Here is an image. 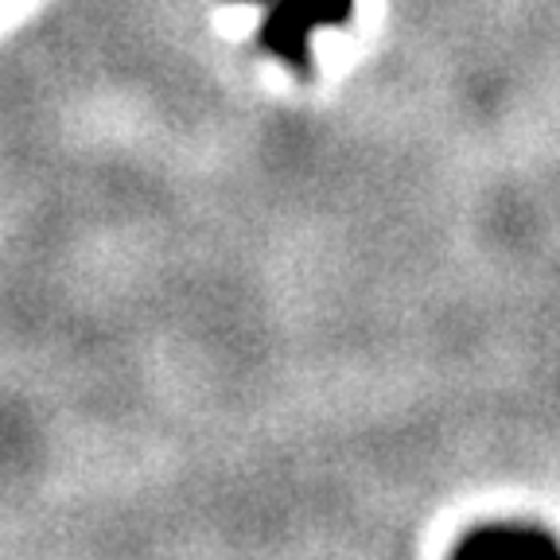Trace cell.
Masks as SVG:
<instances>
[{"mask_svg":"<svg viewBox=\"0 0 560 560\" xmlns=\"http://www.w3.org/2000/svg\"><path fill=\"white\" fill-rule=\"evenodd\" d=\"M261 44L296 74H312V32L324 24H347L354 0H269Z\"/></svg>","mask_w":560,"mask_h":560,"instance_id":"1","label":"cell"},{"mask_svg":"<svg viewBox=\"0 0 560 560\" xmlns=\"http://www.w3.org/2000/svg\"><path fill=\"white\" fill-rule=\"evenodd\" d=\"M455 557L475 560H506V557H560V541L541 529V525L525 522H499L479 525L464 541L455 545Z\"/></svg>","mask_w":560,"mask_h":560,"instance_id":"2","label":"cell"}]
</instances>
